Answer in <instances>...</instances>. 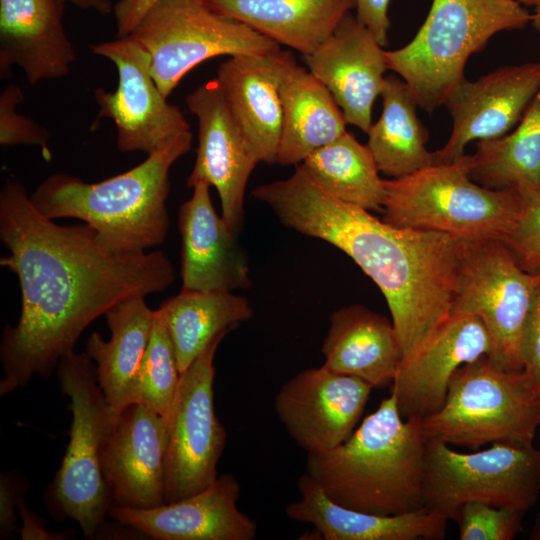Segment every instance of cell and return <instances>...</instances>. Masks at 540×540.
I'll use <instances>...</instances> for the list:
<instances>
[{
  "label": "cell",
  "mask_w": 540,
  "mask_h": 540,
  "mask_svg": "<svg viewBox=\"0 0 540 540\" xmlns=\"http://www.w3.org/2000/svg\"><path fill=\"white\" fill-rule=\"evenodd\" d=\"M0 239L9 252L0 265L17 276L21 290L18 322L1 337V396L34 376H49L111 307L162 292L175 279L162 251L110 252L90 225H60L43 216L16 181L0 191Z\"/></svg>",
  "instance_id": "1"
},
{
  "label": "cell",
  "mask_w": 540,
  "mask_h": 540,
  "mask_svg": "<svg viewBox=\"0 0 540 540\" xmlns=\"http://www.w3.org/2000/svg\"><path fill=\"white\" fill-rule=\"evenodd\" d=\"M251 194L285 226L340 249L373 280L389 307L402 360L451 317L465 242L379 220L327 194L300 165Z\"/></svg>",
  "instance_id": "2"
},
{
  "label": "cell",
  "mask_w": 540,
  "mask_h": 540,
  "mask_svg": "<svg viewBox=\"0 0 540 540\" xmlns=\"http://www.w3.org/2000/svg\"><path fill=\"white\" fill-rule=\"evenodd\" d=\"M421 420L403 419L390 394L345 442L307 453L306 474L330 500L353 510L390 516L423 508Z\"/></svg>",
  "instance_id": "3"
},
{
  "label": "cell",
  "mask_w": 540,
  "mask_h": 540,
  "mask_svg": "<svg viewBox=\"0 0 540 540\" xmlns=\"http://www.w3.org/2000/svg\"><path fill=\"white\" fill-rule=\"evenodd\" d=\"M191 145V131L182 132L137 166L99 182L52 174L30 200L49 219L74 218L90 225L110 252H146L166 239L169 171Z\"/></svg>",
  "instance_id": "4"
},
{
  "label": "cell",
  "mask_w": 540,
  "mask_h": 540,
  "mask_svg": "<svg viewBox=\"0 0 540 540\" xmlns=\"http://www.w3.org/2000/svg\"><path fill=\"white\" fill-rule=\"evenodd\" d=\"M530 22L531 13L517 0H433L414 38L385 52L388 70L408 85L419 108L433 112L465 79L471 55L495 34Z\"/></svg>",
  "instance_id": "5"
},
{
  "label": "cell",
  "mask_w": 540,
  "mask_h": 540,
  "mask_svg": "<svg viewBox=\"0 0 540 540\" xmlns=\"http://www.w3.org/2000/svg\"><path fill=\"white\" fill-rule=\"evenodd\" d=\"M472 167L473 156L463 154L448 164L384 180L383 220L445 233L465 243L503 240L517 219L519 195L478 184L470 177Z\"/></svg>",
  "instance_id": "6"
},
{
  "label": "cell",
  "mask_w": 540,
  "mask_h": 540,
  "mask_svg": "<svg viewBox=\"0 0 540 540\" xmlns=\"http://www.w3.org/2000/svg\"><path fill=\"white\" fill-rule=\"evenodd\" d=\"M421 423L426 439L448 445H531L540 427V396L523 371L498 368L483 356L455 371L442 408Z\"/></svg>",
  "instance_id": "7"
},
{
  "label": "cell",
  "mask_w": 540,
  "mask_h": 540,
  "mask_svg": "<svg viewBox=\"0 0 540 540\" xmlns=\"http://www.w3.org/2000/svg\"><path fill=\"white\" fill-rule=\"evenodd\" d=\"M57 377L61 391L71 400L72 423L53 495L61 512L79 524L85 537L92 538L112 506L102 455L119 415L107 402L96 365L86 352L64 356Z\"/></svg>",
  "instance_id": "8"
},
{
  "label": "cell",
  "mask_w": 540,
  "mask_h": 540,
  "mask_svg": "<svg viewBox=\"0 0 540 540\" xmlns=\"http://www.w3.org/2000/svg\"><path fill=\"white\" fill-rule=\"evenodd\" d=\"M540 494V448L493 443L461 453L427 439L423 473L424 507L452 519L468 501L527 512Z\"/></svg>",
  "instance_id": "9"
},
{
  "label": "cell",
  "mask_w": 540,
  "mask_h": 540,
  "mask_svg": "<svg viewBox=\"0 0 540 540\" xmlns=\"http://www.w3.org/2000/svg\"><path fill=\"white\" fill-rule=\"evenodd\" d=\"M129 36L148 52L152 76L166 97L204 61L280 49L271 39L215 10L206 0H159Z\"/></svg>",
  "instance_id": "10"
},
{
  "label": "cell",
  "mask_w": 540,
  "mask_h": 540,
  "mask_svg": "<svg viewBox=\"0 0 540 540\" xmlns=\"http://www.w3.org/2000/svg\"><path fill=\"white\" fill-rule=\"evenodd\" d=\"M539 285L540 274L524 270L501 240L465 243L452 314L482 320L496 367L522 371V333Z\"/></svg>",
  "instance_id": "11"
},
{
  "label": "cell",
  "mask_w": 540,
  "mask_h": 540,
  "mask_svg": "<svg viewBox=\"0 0 540 540\" xmlns=\"http://www.w3.org/2000/svg\"><path fill=\"white\" fill-rule=\"evenodd\" d=\"M216 336L180 374L168 418L166 503L205 489L216 480L217 464L226 442V430L214 408V356L223 338Z\"/></svg>",
  "instance_id": "12"
},
{
  "label": "cell",
  "mask_w": 540,
  "mask_h": 540,
  "mask_svg": "<svg viewBox=\"0 0 540 540\" xmlns=\"http://www.w3.org/2000/svg\"><path fill=\"white\" fill-rule=\"evenodd\" d=\"M93 54L111 61L118 73L115 91L97 88L98 116L113 121L121 152L151 154L190 130L183 112L167 102L151 73L148 52L131 36L90 45Z\"/></svg>",
  "instance_id": "13"
},
{
  "label": "cell",
  "mask_w": 540,
  "mask_h": 540,
  "mask_svg": "<svg viewBox=\"0 0 540 540\" xmlns=\"http://www.w3.org/2000/svg\"><path fill=\"white\" fill-rule=\"evenodd\" d=\"M372 389L360 378L322 365L285 382L275 396L274 410L300 448L323 452L352 435Z\"/></svg>",
  "instance_id": "14"
},
{
  "label": "cell",
  "mask_w": 540,
  "mask_h": 540,
  "mask_svg": "<svg viewBox=\"0 0 540 540\" xmlns=\"http://www.w3.org/2000/svg\"><path fill=\"white\" fill-rule=\"evenodd\" d=\"M185 102L199 126L196 159L187 186L199 182L213 186L220 198L221 216L239 232L248 179L259 161L216 79L199 85Z\"/></svg>",
  "instance_id": "15"
},
{
  "label": "cell",
  "mask_w": 540,
  "mask_h": 540,
  "mask_svg": "<svg viewBox=\"0 0 540 540\" xmlns=\"http://www.w3.org/2000/svg\"><path fill=\"white\" fill-rule=\"evenodd\" d=\"M540 92V61L507 65L452 91L444 105L452 118L445 145L434 151L435 164H448L472 141L497 139L522 119Z\"/></svg>",
  "instance_id": "16"
},
{
  "label": "cell",
  "mask_w": 540,
  "mask_h": 540,
  "mask_svg": "<svg viewBox=\"0 0 540 540\" xmlns=\"http://www.w3.org/2000/svg\"><path fill=\"white\" fill-rule=\"evenodd\" d=\"M168 420L132 403L119 414L102 455L112 506L150 509L166 503Z\"/></svg>",
  "instance_id": "17"
},
{
  "label": "cell",
  "mask_w": 540,
  "mask_h": 540,
  "mask_svg": "<svg viewBox=\"0 0 540 540\" xmlns=\"http://www.w3.org/2000/svg\"><path fill=\"white\" fill-rule=\"evenodd\" d=\"M490 349V337L480 318L452 314L417 352L399 364L391 394L402 418H424L439 411L455 371L488 356Z\"/></svg>",
  "instance_id": "18"
},
{
  "label": "cell",
  "mask_w": 540,
  "mask_h": 540,
  "mask_svg": "<svg viewBox=\"0 0 540 540\" xmlns=\"http://www.w3.org/2000/svg\"><path fill=\"white\" fill-rule=\"evenodd\" d=\"M385 52L373 34L348 13L326 40L303 56L307 69L330 91L347 124L366 134L388 70Z\"/></svg>",
  "instance_id": "19"
},
{
  "label": "cell",
  "mask_w": 540,
  "mask_h": 540,
  "mask_svg": "<svg viewBox=\"0 0 540 540\" xmlns=\"http://www.w3.org/2000/svg\"><path fill=\"white\" fill-rule=\"evenodd\" d=\"M240 484L222 474L205 489L150 509L111 506L124 526L156 540H253L257 524L238 508Z\"/></svg>",
  "instance_id": "20"
},
{
  "label": "cell",
  "mask_w": 540,
  "mask_h": 540,
  "mask_svg": "<svg viewBox=\"0 0 540 540\" xmlns=\"http://www.w3.org/2000/svg\"><path fill=\"white\" fill-rule=\"evenodd\" d=\"M191 198L181 204L183 291L232 292L251 285L247 255L234 231L212 204L207 183L193 187Z\"/></svg>",
  "instance_id": "21"
},
{
  "label": "cell",
  "mask_w": 540,
  "mask_h": 540,
  "mask_svg": "<svg viewBox=\"0 0 540 540\" xmlns=\"http://www.w3.org/2000/svg\"><path fill=\"white\" fill-rule=\"evenodd\" d=\"M292 53L229 57L215 78L259 163L276 164L282 129L280 82Z\"/></svg>",
  "instance_id": "22"
},
{
  "label": "cell",
  "mask_w": 540,
  "mask_h": 540,
  "mask_svg": "<svg viewBox=\"0 0 540 540\" xmlns=\"http://www.w3.org/2000/svg\"><path fill=\"white\" fill-rule=\"evenodd\" d=\"M64 5L61 0H0L2 79L13 65L31 85L69 74L76 51L64 29Z\"/></svg>",
  "instance_id": "23"
},
{
  "label": "cell",
  "mask_w": 540,
  "mask_h": 540,
  "mask_svg": "<svg viewBox=\"0 0 540 540\" xmlns=\"http://www.w3.org/2000/svg\"><path fill=\"white\" fill-rule=\"evenodd\" d=\"M297 486L300 499L289 503L285 513L294 521L313 525L320 539L441 540L446 536L449 519L426 507L399 515H377L333 502L306 473Z\"/></svg>",
  "instance_id": "24"
},
{
  "label": "cell",
  "mask_w": 540,
  "mask_h": 540,
  "mask_svg": "<svg viewBox=\"0 0 540 540\" xmlns=\"http://www.w3.org/2000/svg\"><path fill=\"white\" fill-rule=\"evenodd\" d=\"M321 352L325 367L376 389L392 385L402 360L392 320L359 304L331 314Z\"/></svg>",
  "instance_id": "25"
},
{
  "label": "cell",
  "mask_w": 540,
  "mask_h": 540,
  "mask_svg": "<svg viewBox=\"0 0 540 540\" xmlns=\"http://www.w3.org/2000/svg\"><path fill=\"white\" fill-rule=\"evenodd\" d=\"M282 129L276 164L299 165L346 130L345 117L330 91L293 54L280 82Z\"/></svg>",
  "instance_id": "26"
},
{
  "label": "cell",
  "mask_w": 540,
  "mask_h": 540,
  "mask_svg": "<svg viewBox=\"0 0 540 540\" xmlns=\"http://www.w3.org/2000/svg\"><path fill=\"white\" fill-rule=\"evenodd\" d=\"M104 316L111 338L106 341L99 333H92L87 340L86 353L96 365L97 381L107 402L119 415L132 403L155 310L146 304L145 296L136 295L117 303Z\"/></svg>",
  "instance_id": "27"
},
{
  "label": "cell",
  "mask_w": 540,
  "mask_h": 540,
  "mask_svg": "<svg viewBox=\"0 0 540 540\" xmlns=\"http://www.w3.org/2000/svg\"><path fill=\"white\" fill-rule=\"evenodd\" d=\"M228 15L303 56L326 40L355 0H206Z\"/></svg>",
  "instance_id": "28"
},
{
  "label": "cell",
  "mask_w": 540,
  "mask_h": 540,
  "mask_svg": "<svg viewBox=\"0 0 540 540\" xmlns=\"http://www.w3.org/2000/svg\"><path fill=\"white\" fill-rule=\"evenodd\" d=\"M155 311L173 344L180 374L216 336L230 332L253 315L248 299L232 292L181 290Z\"/></svg>",
  "instance_id": "29"
},
{
  "label": "cell",
  "mask_w": 540,
  "mask_h": 540,
  "mask_svg": "<svg viewBox=\"0 0 540 540\" xmlns=\"http://www.w3.org/2000/svg\"><path fill=\"white\" fill-rule=\"evenodd\" d=\"M380 96L381 115L367 133V147L379 171L399 178L434 165V152L426 147L428 131L408 85L395 75L386 76Z\"/></svg>",
  "instance_id": "30"
},
{
  "label": "cell",
  "mask_w": 540,
  "mask_h": 540,
  "mask_svg": "<svg viewBox=\"0 0 540 540\" xmlns=\"http://www.w3.org/2000/svg\"><path fill=\"white\" fill-rule=\"evenodd\" d=\"M300 167L327 194L368 211L383 209L384 180L367 147L346 131L307 156Z\"/></svg>",
  "instance_id": "31"
},
{
  "label": "cell",
  "mask_w": 540,
  "mask_h": 540,
  "mask_svg": "<svg viewBox=\"0 0 540 540\" xmlns=\"http://www.w3.org/2000/svg\"><path fill=\"white\" fill-rule=\"evenodd\" d=\"M472 180L494 190L540 185V92L506 135L477 141Z\"/></svg>",
  "instance_id": "32"
},
{
  "label": "cell",
  "mask_w": 540,
  "mask_h": 540,
  "mask_svg": "<svg viewBox=\"0 0 540 540\" xmlns=\"http://www.w3.org/2000/svg\"><path fill=\"white\" fill-rule=\"evenodd\" d=\"M179 381L173 344L155 311L152 333L137 374L132 403H140L168 420Z\"/></svg>",
  "instance_id": "33"
},
{
  "label": "cell",
  "mask_w": 540,
  "mask_h": 540,
  "mask_svg": "<svg viewBox=\"0 0 540 540\" xmlns=\"http://www.w3.org/2000/svg\"><path fill=\"white\" fill-rule=\"evenodd\" d=\"M525 512L481 501L463 503L453 516L460 540H512L522 529Z\"/></svg>",
  "instance_id": "34"
},
{
  "label": "cell",
  "mask_w": 540,
  "mask_h": 540,
  "mask_svg": "<svg viewBox=\"0 0 540 540\" xmlns=\"http://www.w3.org/2000/svg\"><path fill=\"white\" fill-rule=\"evenodd\" d=\"M515 191L520 198L519 213L501 241L524 270L540 274V185Z\"/></svg>",
  "instance_id": "35"
},
{
  "label": "cell",
  "mask_w": 540,
  "mask_h": 540,
  "mask_svg": "<svg viewBox=\"0 0 540 540\" xmlns=\"http://www.w3.org/2000/svg\"><path fill=\"white\" fill-rule=\"evenodd\" d=\"M24 100L22 90L15 84L7 85L0 96V144L1 146L37 145L49 160L48 141L50 132L30 117L18 114L16 106Z\"/></svg>",
  "instance_id": "36"
},
{
  "label": "cell",
  "mask_w": 540,
  "mask_h": 540,
  "mask_svg": "<svg viewBox=\"0 0 540 540\" xmlns=\"http://www.w3.org/2000/svg\"><path fill=\"white\" fill-rule=\"evenodd\" d=\"M521 359L525 377L540 396V285L523 328Z\"/></svg>",
  "instance_id": "37"
},
{
  "label": "cell",
  "mask_w": 540,
  "mask_h": 540,
  "mask_svg": "<svg viewBox=\"0 0 540 540\" xmlns=\"http://www.w3.org/2000/svg\"><path fill=\"white\" fill-rule=\"evenodd\" d=\"M390 2L391 0H355L357 20L373 34L382 47L388 43Z\"/></svg>",
  "instance_id": "38"
},
{
  "label": "cell",
  "mask_w": 540,
  "mask_h": 540,
  "mask_svg": "<svg viewBox=\"0 0 540 540\" xmlns=\"http://www.w3.org/2000/svg\"><path fill=\"white\" fill-rule=\"evenodd\" d=\"M19 485L12 476L2 473L0 477V535L7 538L16 531Z\"/></svg>",
  "instance_id": "39"
},
{
  "label": "cell",
  "mask_w": 540,
  "mask_h": 540,
  "mask_svg": "<svg viewBox=\"0 0 540 540\" xmlns=\"http://www.w3.org/2000/svg\"><path fill=\"white\" fill-rule=\"evenodd\" d=\"M17 512L22 526L19 531L22 540H65L73 538L71 531L51 532L45 528L44 520L27 507L22 496L17 502Z\"/></svg>",
  "instance_id": "40"
},
{
  "label": "cell",
  "mask_w": 540,
  "mask_h": 540,
  "mask_svg": "<svg viewBox=\"0 0 540 540\" xmlns=\"http://www.w3.org/2000/svg\"><path fill=\"white\" fill-rule=\"evenodd\" d=\"M159 0H118L114 4V17L118 37L128 36L147 11Z\"/></svg>",
  "instance_id": "41"
},
{
  "label": "cell",
  "mask_w": 540,
  "mask_h": 540,
  "mask_svg": "<svg viewBox=\"0 0 540 540\" xmlns=\"http://www.w3.org/2000/svg\"><path fill=\"white\" fill-rule=\"evenodd\" d=\"M62 2L71 3L74 6L85 9L94 10L101 15H109L113 13L114 4L111 0H61Z\"/></svg>",
  "instance_id": "42"
},
{
  "label": "cell",
  "mask_w": 540,
  "mask_h": 540,
  "mask_svg": "<svg viewBox=\"0 0 540 540\" xmlns=\"http://www.w3.org/2000/svg\"><path fill=\"white\" fill-rule=\"evenodd\" d=\"M530 539L540 540V513L535 518L533 529L530 533Z\"/></svg>",
  "instance_id": "43"
},
{
  "label": "cell",
  "mask_w": 540,
  "mask_h": 540,
  "mask_svg": "<svg viewBox=\"0 0 540 540\" xmlns=\"http://www.w3.org/2000/svg\"><path fill=\"white\" fill-rule=\"evenodd\" d=\"M533 28L540 33V7L535 8L533 14H531V22Z\"/></svg>",
  "instance_id": "44"
},
{
  "label": "cell",
  "mask_w": 540,
  "mask_h": 540,
  "mask_svg": "<svg viewBox=\"0 0 540 540\" xmlns=\"http://www.w3.org/2000/svg\"><path fill=\"white\" fill-rule=\"evenodd\" d=\"M517 1L523 6H529V7H534V8L540 7V0H517Z\"/></svg>",
  "instance_id": "45"
}]
</instances>
